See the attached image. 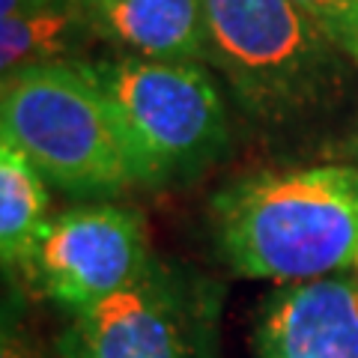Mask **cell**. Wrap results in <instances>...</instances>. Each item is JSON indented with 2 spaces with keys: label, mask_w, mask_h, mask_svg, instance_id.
<instances>
[{
  "label": "cell",
  "mask_w": 358,
  "mask_h": 358,
  "mask_svg": "<svg viewBox=\"0 0 358 358\" xmlns=\"http://www.w3.org/2000/svg\"><path fill=\"white\" fill-rule=\"evenodd\" d=\"M84 66L102 87L147 188L203 173L227 150V108L200 63L117 54Z\"/></svg>",
  "instance_id": "277c9868"
},
{
  "label": "cell",
  "mask_w": 358,
  "mask_h": 358,
  "mask_svg": "<svg viewBox=\"0 0 358 358\" xmlns=\"http://www.w3.org/2000/svg\"><path fill=\"white\" fill-rule=\"evenodd\" d=\"M152 260L147 224L138 212L99 200L48 218L27 278L45 299L75 317L134 284Z\"/></svg>",
  "instance_id": "8992f818"
},
{
  "label": "cell",
  "mask_w": 358,
  "mask_h": 358,
  "mask_svg": "<svg viewBox=\"0 0 358 358\" xmlns=\"http://www.w3.org/2000/svg\"><path fill=\"white\" fill-rule=\"evenodd\" d=\"M254 358H358V275L281 284L263 299Z\"/></svg>",
  "instance_id": "52a82bcc"
},
{
  "label": "cell",
  "mask_w": 358,
  "mask_h": 358,
  "mask_svg": "<svg viewBox=\"0 0 358 358\" xmlns=\"http://www.w3.org/2000/svg\"><path fill=\"white\" fill-rule=\"evenodd\" d=\"M48 224V182L15 143L0 138V257L24 272Z\"/></svg>",
  "instance_id": "30bf717a"
},
{
  "label": "cell",
  "mask_w": 358,
  "mask_h": 358,
  "mask_svg": "<svg viewBox=\"0 0 358 358\" xmlns=\"http://www.w3.org/2000/svg\"><path fill=\"white\" fill-rule=\"evenodd\" d=\"M42 3H51V0H0V18L18 15V13H24V9L42 6Z\"/></svg>",
  "instance_id": "4fadbf2b"
},
{
  "label": "cell",
  "mask_w": 358,
  "mask_h": 358,
  "mask_svg": "<svg viewBox=\"0 0 358 358\" xmlns=\"http://www.w3.org/2000/svg\"><path fill=\"white\" fill-rule=\"evenodd\" d=\"M215 296L206 281L152 260L138 281L75 313L60 358H212Z\"/></svg>",
  "instance_id": "5b68a950"
},
{
  "label": "cell",
  "mask_w": 358,
  "mask_h": 358,
  "mask_svg": "<svg viewBox=\"0 0 358 358\" xmlns=\"http://www.w3.org/2000/svg\"><path fill=\"white\" fill-rule=\"evenodd\" d=\"M0 358H48V352L24 329H18L6 320L3 338H0Z\"/></svg>",
  "instance_id": "7c38bea8"
},
{
  "label": "cell",
  "mask_w": 358,
  "mask_h": 358,
  "mask_svg": "<svg viewBox=\"0 0 358 358\" xmlns=\"http://www.w3.org/2000/svg\"><path fill=\"white\" fill-rule=\"evenodd\" d=\"M355 150H358V134H355Z\"/></svg>",
  "instance_id": "9a60e30c"
},
{
  "label": "cell",
  "mask_w": 358,
  "mask_h": 358,
  "mask_svg": "<svg viewBox=\"0 0 358 358\" xmlns=\"http://www.w3.org/2000/svg\"><path fill=\"white\" fill-rule=\"evenodd\" d=\"M93 39L96 33L87 24L78 0H51L24 9L0 18V72L13 75L30 66L78 63Z\"/></svg>",
  "instance_id": "9c48e42d"
},
{
  "label": "cell",
  "mask_w": 358,
  "mask_h": 358,
  "mask_svg": "<svg viewBox=\"0 0 358 358\" xmlns=\"http://www.w3.org/2000/svg\"><path fill=\"white\" fill-rule=\"evenodd\" d=\"M96 39L147 60H206L203 0H78Z\"/></svg>",
  "instance_id": "ba28073f"
},
{
  "label": "cell",
  "mask_w": 358,
  "mask_h": 358,
  "mask_svg": "<svg viewBox=\"0 0 358 358\" xmlns=\"http://www.w3.org/2000/svg\"><path fill=\"white\" fill-rule=\"evenodd\" d=\"M203 30L206 63L260 126L317 117L346 87V57L293 0H203Z\"/></svg>",
  "instance_id": "7a4b0ae2"
},
{
  "label": "cell",
  "mask_w": 358,
  "mask_h": 358,
  "mask_svg": "<svg viewBox=\"0 0 358 358\" xmlns=\"http://www.w3.org/2000/svg\"><path fill=\"white\" fill-rule=\"evenodd\" d=\"M352 272L358 275V254H355V263H352Z\"/></svg>",
  "instance_id": "5bb4252c"
},
{
  "label": "cell",
  "mask_w": 358,
  "mask_h": 358,
  "mask_svg": "<svg viewBox=\"0 0 358 358\" xmlns=\"http://www.w3.org/2000/svg\"><path fill=\"white\" fill-rule=\"evenodd\" d=\"M0 138L69 197L99 203L143 185L126 134L81 60L3 75Z\"/></svg>",
  "instance_id": "3957f363"
},
{
  "label": "cell",
  "mask_w": 358,
  "mask_h": 358,
  "mask_svg": "<svg viewBox=\"0 0 358 358\" xmlns=\"http://www.w3.org/2000/svg\"><path fill=\"white\" fill-rule=\"evenodd\" d=\"M329 36L350 63L358 66V0H293Z\"/></svg>",
  "instance_id": "8fae6325"
},
{
  "label": "cell",
  "mask_w": 358,
  "mask_h": 358,
  "mask_svg": "<svg viewBox=\"0 0 358 358\" xmlns=\"http://www.w3.org/2000/svg\"><path fill=\"white\" fill-rule=\"evenodd\" d=\"M212 239L239 278L301 284L350 272L358 254V167H275L233 179L209 203Z\"/></svg>",
  "instance_id": "6da1fadb"
}]
</instances>
